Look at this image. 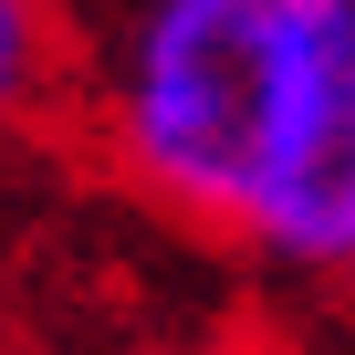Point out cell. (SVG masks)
<instances>
[{
	"label": "cell",
	"instance_id": "cell-2",
	"mask_svg": "<svg viewBox=\"0 0 355 355\" xmlns=\"http://www.w3.org/2000/svg\"><path fill=\"white\" fill-rule=\"evenodd\" d=\"M73 105V21L63 0H0V146H21Z\"/></svg>",
	"mask_w": 355,
	"mask_h": 355
},
{
	"label": "cell",
	"instance_id": "cell-1",
	"mask_svg": "<svg viewBox=\"0 0 355 355\" xmlns=\"http://www.w3.org/2000/svg\"><path fill=\"white\" fill-rule=\"evenodd\" d=\"M63 21L115 189L282 293H355V0H63Z\"/></svg>",
	"mask_w": 355,
	"mask_h": 355
}]
</instances>
